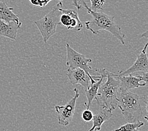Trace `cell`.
I'll list each match as a JSON object with an SVG mask.
<instances>
[{
  "label": "cell",
  "instance_id": "obj_1",
  "mask_svg": "<svg viewBox=\"0 0 148 131\" xmlns=\"http://www.w3.org/2000/svg\"><path fill=\"white\" fill-rule=\"evenodd\" d=\"M79 3L82 8V6L84 7L92 17L91 20L86 21L85 22L87 30H90L95 35L99 34L101 30L108 32L113 36L117 38L122 44L125 45L126 36L122 32L121 27L115 23L114 16L108 15L101 12H93L88 6L84 0H79Z\"/></svg>",
  "mask_w": 148,
  "mask_h": 131
},
{
  "label": "cell",
  "instance_id": "obj_2",
  "mask_svg": "<svg viewBox=\"0 0 148 131\" xmlns=\"http://www.w3.org/2000/svg\"><path fill=\"white\" fill-rule=\"evenodd\" d=\"M106 82L101 84L98 91L96 100L99 107L109 111H114L117 107L118 96L120 91V82L114 76L113 73L106 69Z\"/></svg>",
  "mask_w": 148,
  "mask_h": 131
},
{
  "label": "cell",
  "instance_id": "obj_3",
  "mask_svg": "<svg viewBox=\"0 0 148 131\" xmlns=\"http://www.w3.org/2000/svg\"><path fill=\"white\" fill-rule=\"evenodd\" d=\"M117 107L129 123L140 121L143 112L138 95L130 91L120 90Z\"/></svg>",
  "mask_w": 148,
  "mask_h": 131
},
{
  "label": "cell",
  "instance_id": "obj_4",
  "mask_svg": "<svg viewBox=\"0 0 148 131\" xmlns=\"http://www.w3.org/2000/svg\"><path fill=\"white\" fill-rule=\"evenodd\" d=\"M62 1H60L44 16L34 22L39 30L45 43H47L49 38L56 33L57 26L60 25V16L61 15L60 8H62Z\"/></svg>",
  "mask_w": 148,
  "mask_h": 131
},
{
  "label": "cell",
  "instance_id": "obj_5",
  "mask_svg": "<svg viewBox=\"0 0 148 131\" xmlns=\"http://www.w3.org/2000/svg\"><path fill=\"white\" fill-rule=\"evenodd\" d=\"M66 46L67 52L66 65L68 66V69H74L79 68L83 69L88 75L90 80V84L96 81L95 79H100V76H91L90 74L91 71H93V69L88 65V63L92 62V60L86 58L84 55L74 50L69 44L67 43Z\"/></svg>",
  "mask_w": 148,
  "mask_h": 131
},
{
  "label": "cell",
  "instance_id": "obj_6",
  "mask_svg": "<svg viewBox=\"0 0 148 131\" xmlns=\"http://www.w3.org/2000/svg\"><path fill=\"white\" fill-rule=\"evenodd\" d=\"M75 96L69 100L65 105H56V111L58 115V122L62 126H68L72 120L76 110V105L77 98L79 97V93L77 88H75Z\"/></svg>",
  "mask_w": 148,
  "mask_h": 131
},
{
  "label": "cell",
  "instance_id": "obj_7",
  "mask_svg": "<svg viewBox=\"0 0 148 131\" xmlns=\"http://www.w3.org/2000/svg\"><path fill=\"white\" fill-rule=\"evenodd\" d=\"M148 44L146 43L144 45L141 52L137 56V59L134 63L129 68L125 70L121 71L117 73H114L115 76H128L132 73L137 72H142L146 73L148 72V59L147 56V47Z\"/></svg>",
  "mask_w": 148,
  "mask_h": 131
},
{
  "label": "cell",
  "instance_id": "obj_8",
  "mask_svg": "<svg viewBox=\"0 0 148 131\" xmlns=\"http://www.w3.org/2000/svg\"><path fill=\"white\" fill-rule=\"evenodd\" d=\"M61 12L60 16V24L66 27L68 30H75L79 32L83 29V23L81 22L77 13L71 9L60 8Z\"/></svg>",
  "mask_w": 148,
  "mask_h": 131
},
{
  "label": "cell",
  "instance_id": "obj_9",
  "mask_svg": "<svg viewBox=\"0 0 148 131\" xmlns=\"http://www.w3.org/2000/svg\"><path fill=\"white\" fill-rule=\"evenodd\" d=\"M67 76L70 82L73 85L80 84L84 90L88 89L90 87V80L88 74L82 69H68L67 71Z\"/></svg>",
  "mask_w": 148,
  "mask_h": 131
},
{
  "label": "cell",
  "instance_id": "obj_10",
  "mask_svg": "<svg viewBox=\"0 0 148 131\" xmlns=\"http://www.w3.org/2000/svg\"><path fill=\"white\" fill-rule=\"evenodd\" d=\"M96 71L100 73V79L96 80L94 83L90 84L88 89L84 90L87 98V104H85L86 109H90L93 101L94 100H96L98 93V90H99L100 85L103 83V80L106 78V73H105L106 72V69H96Z\"/></svg>",
  "mask_w": 148,
  "mask_h": 131
},
{
  "label": "cell",
  "instance_id": "obj_11",
  "mask_svg": "<svg viewBox=\"0 0 148 131\" xmlns=\"http://www.w3.org/2000/svg\"><path fill=\"white\" fill-rule=\"evenodd\" d=\"M113 75L119 80L120 82V90L129 91L130 90L135 89L139 87H144L147 85V83H140L143 81L141 76H134L132 74L124 76H115L114 73Z\"/></svg>",
  "mask_w": 148,
  "mask_h": 131
},
{
  "label": "cell",
  "instance_id": "obj_12",
  "mask_svg": "<svg viewBox=\"0 0 148 131\" xmlns=\"http://www.w3.org/2000/svg\"><path fill=\"white\" fill-rule=\"evenodd\" d=\"M113 115L112 112L108 110L99 107L95 114H93V126L88 131H99L103 123L110 119Z\"/></svg>",
  "mask_w": 148,
  "mask_h": 131
},
{
  "label": "cell",
  "instance_id": "obj_13",
  "mask_svg": "<svg viewBox=\"0 0 148 131\" xmlns=\"http://www.w3.org/2000/svg\"><path fill=\"white\" fill-rule=\"evenodd\" d=\"M22 24H16L14 22L6 23L0 20V36L8 38L15 40L16 39L18 30L20 29Z\"/></svg>",
  "mask_w": 148,
  "mask_h": 131
},
{
  "label": "cell",
  "instance_id": "obj_14",
  "mask_svg": "<svg viewBox=\"0 0 148 131\" xmlns=\"http://www.w3.org/2000/svg\"><path fill=\"white\" fill-rule=\"evenodd\" d=\"M13 10V8H10L6 3L0 0V20L6 23L14 22L16 24H22L20 22L18 16L14 13Z\"/></svg>",
  "mask_w": 148,
  "mask_h": 131
},
{
  "label": "cell",
  "instance_id": "obj_15",
  "mask_svg": "<svg viewBox=\"0 0 148 131\" xmlns=\"http://www.w3.org/2000/svg\"><path fill=\"white\" fill-rule=\"evenodd\" d=\"M144 122L138 121L134 123H129L127 122L125 125H123L119 127V129H115L113 131H134V130L137 129L144 126Z\"/></svg>",
  "mask_w": 148,
  "mask_h": 131
},
{
  "label": "cell",
  "instance_id": "obj_16",
  "mask_svg": "<svg viewBox=\"0 0 148 131\" xmlns=\"http://www.w3.org/2000/svg\"><path fill=\"white\" fill-rule=\"evenodd\" d=\"M91 2V8L93 12H97L98 10H102L103 5L105 3V0H90Z\"/></svg>",
  "mask_w": 148,
  "mask_h": 131
},
{
  "label": "cell",
  "instance_id": "obj_17",
  "mask_svg": "<svg viewBox=\"0 0 148 131\" xmlns=\"http://www.w3.org/2000/svg\"><path fill=\"white\" fill-rule=\"evenodd\" d=\"M93 117V113L90 109H86L82 113V119L84 122H88L92 120Z\"/></svg>",
  "mask_w": 148,
  "mask_h": 131
},
{
  "label": "cell",
  "instance_id": "obj_18",
  "mask_svg": "<svg viewBox=\"0 0 148 131\" xmlns=\"http://www.w3.org/2000/svg\"><path fill=\"white\" fill-rule=\"evenodd\" d=\"M39 1H40V3H41L42 8V7L46 6L49 2L51 1H54V0H39ZM58 1H64V0H58Z\"/></svg>",
  "mask_w": 148,
  "mask_h": 131
},
{
  "label": "cell",
  "instance_id": "obj_19",
  "mask_svg": "<svg viewBox=\"0 0 148 131\" xmlns=\"http://www.w3.org/2000/svg\"><path fill=\"white\" fill-rule=\"evenodd\" d=\"M29 1L31 3V4L32 5L36 6H40L42 8L41 3H40L39 0H29Z\"/></svg>",
  "mask_w": 148,
  "mask_h": 131
},
{
  "label": "cell",
  "instance_id": "obj_20",
  "mask_svg": "<svg viewBox=\"0 0 148 131\" xmlns=\"http://www.w3.org/2000/svg\"><path fill=\"white\" fill-rule=\"evenodd\" d=\"M72 1L73 3V5L76 7L77 10L82 9V6H80L79 3V0H72Z\"/></svg>",
  "mask_w": 148,
  "mask_h": 131
},
{
  "label": "cell",
  "instance_id": "obj_21",
  "mask_svg": "<svg viewBox=\"0 0 148 131\" xmlns=\"http://www.w3.org/2000/svg\"><path fill=\"white\" fill-rule=\"evenodd\" d=\"M147 32H146L145 34L142 35V36H143V37H145L147 38Z\"/></svg>",
  "mask_w": 148,
  "mask_h": 131
},
{
  "label": "cell",
  "instance_id": "obj_22",
  "mask_svg": "<svg viewBox=\"0 0 148 131\" xmlns=\"http://www.w3.org/2000/svg\"><path fill=\"white\" fill-rule=\"evenodd\" d=\"M134 131H140V130H137V129H136V130H134Z\"/></svg>",
  "mask_w": 148,
  "mask_h": 131
},
{
  "label": "cell",
  "instance_id": "obj_23",
  "mask_svg": "<svg viewBox=\"0 0 148 131\" xmlns=\"http://www.w3.org/2000/svg\"><path fill=\"white\" fill-rule=\"evenodd\" d=\"M94 131H97V130H94Z\"/></svg>",
  "mask_w": 148,
  "mask_h": 131
},
{
  "label": "cell",
  "instance_id": "obj_24",
  "mask_svg": "<svg viewBox=\"0 0 148 131\" xmlns=\"http://www.w3.org/2000/svg\"><path fill=\"white\" fill-rule=\"evenodd\" d=\"M6 131H8V130H6Z\"/></svg>",
  "mask_w": 148,
  "mask_h": 131
},
{
  "label": "cell",
  "instance_id": "obj_25",
  "mask_svg": "<svg viewBox=\"0 0 148 131\" xmlns=\"http://www.w3.org/2000/svg\"><path fill=\"white\" fill-rule=\"evenodd\" d=\"M112 131H113V130H112Z\"/></svg>",
  "mask_w": 148,
  "mask_h": 131
}]
</instances>
